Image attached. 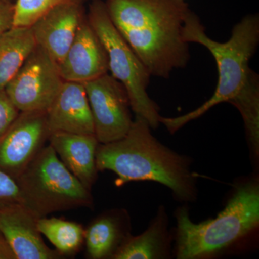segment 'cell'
Returning a JSON list of instances; mask_svg holds the SVG:
<instances>
[{
    "label": "cell",
    "instance_id": "6da1fadb",
    "mask_svg": "<svg viewBox=\"0 0 259 259\" xmlns=\"http://www.w3.org/2000/svg\"><path fill=\"white\" fill-rule=\"evenodd\" d=\"M185 41L206 48L217 63L218 82L212 96L193 111L176 117H161L160 122L175 134L191 121L199 118L213 107L228 102L238 109L243 117L250 153L259 154V77L250 69V59L259 42V18L248 15L233 27L226 42L209 38L204 27L193 12L186 20Z\"/></svg>",
    "mask_w": 259,
    "mask_h": 259
},
{
    "label": "cell",
    "instance_id": "7a4b0ae2",
    "mask_svg": "<svg viewBox=\"0 0 259 259\" xmlns=\"http://www.w3.org/2000/svg\"><path fill=\"white\" fill-rule=\"evenodd\" d=\"M107 13L151 76L167 79L190 59L184 26L192 10L185 0H107Z\"/></svg>",
    "mask_w": 259,
    "mask_h": 259
},
{
    "label": "cell",
    "instance_id": "3957f363",
    "mask_svg": "<svg viewBox=\"0 0 259 259\" xmlns=\"http://www.w3.org/2000/svg\"><path fill=\"white\" fill-rule=\"evenodd\" d=\"M98 171H113L116 185L149 181L166 186L180 202L197 198V177L191 169V159L172 151L151 134L147 121L136 116L123 137L100 144L96 153Z\"/></svg>",
    "mask_w": 259,
    "mask_h": 259
},
{
    "label": "cell",
    "instance_id": "277c9868",
    "mask_svg": "<svg viewBox=\"0 0 259 259\" xmlns=\"http://www.w3.org/2000/svg\"><path fill=\"white\" fill-rule=\"evenodd\" d=\"M175 255L178 259L205 258L248 236L259 224V182L238 184L226 207L215 218L192 222L185 206L175 211Z\"/></svg>",
    "mask_w": 259,
    "mask_h": 259
},
{
    "label": "cell",
    "instance_id": "5b68a950",
    "mask_svg": "<svg viewBox=\"0 0 259 259\" xmlns=\"http://www.w3.org/2000/svg\"><path fill=\"white\" fill-rule=\"evenodd\" d=\"M15 182L21 203L38 218L93 204L90 190L65 166L50 144L37 153Z\"/></svg>",
    "mask_w": 259,
    "mask_h": 259
},
{
    "label": "cell",
    "instance_id": "8992f818",
    "mask_svg": "<svg viewBox=\"0 0 259 259\" xmlns=\"http://www.w3.org/2000/svg\"><path fill=\"white\" fill-rule=\"evenodd\" d=\"M88 20L106 51L109 71L125 87L133 111L147 121L151 129L157 128L159 107L147 93L151 75L112 23L105 2L92 0Z\"/></svg>",
    "mask_w": 259,
    "mask_h": 259
},
{
    "label": "cell",
    "instance_id": "52a82bcc",
    "mask_svg": "<svg viewBox=\"0 0 259 259\" xmlns=\"http://www.w3.org/2000/svg\"><path fill=\"white\" fill-rule=\"evenodd\" d=\"M64 81L57 64L36 44L5 90L20 112H47Z\"/></svg>",
    "mask_w": 259,
    "mask_h": 259
},
{
    "label": "cell",
    "instance_id": "ba28073f",
    "mask_svg": "<svg viewBox=\"0 0 259 259\" xmlns=\"http://www.w3.org/2000/svg\"><path fill=\"white\" fill-rule=\"evenodd\" d=\"M83 84L99 143L107 144L125 136L134 122L125 87L108 73Z\"/></svg>",
    "mask_w": 259,
    "mask_h": 259
},
{
    "label": "cell",
    "instance_id": "9c48e42d",
    "mask_svg": "<svg viewBox=\"0 0 259 259\" xmlns=\"http://www.w3.org/2000/svg\"><path fill=\"white\" fill-rule=\"evenodd\" d=\"M50 135L46 112H21L0 139V171L16 180Z\"/></svg>",
    "mask_w": 259,
    "mask_h": 259
},
{
    "label": "cell",
    "instance_id": "30bf717a",
    "mask_svg": "<svg viewBox=\"0 0 259 259\" xmlns=\"http://www.w3.org/2000/svg\"><path fill=\"white\" fill-rule=\"evenodd\" d=\"M36 214L22 203L0 206V232L16 259H56L61 255L49 248L37 228Z\"/></svg>",
    "mask_w": 259,
    "mask_h": 259
},
{
    "label": "cell",
    "instance_id": "8fae6325",
    "mask_svg": "<svg viewBox=\"0 0 259 259\" xmlns=\"http://www.w3.org/2000/svg\"><path fill=\"white\" fill-rule=\"evenodd\" d=\"M58 68L64 81L82 83L108 73L106 51L88 19L80 25Z\"/></svg>",
    "mask_w": 259,
    "mask_h": 259
},
{
    "label": "cell",
    "instance_id": "7c38bea8",
    "mask_svg": "<svg viewBox=\"0 0 259 259\" xmlns=\"http://www.w3.org/2000/svg\"><path fill=\"white\" fill-rule=\"evenodd\" d=\"M84 19L83 3H66L51 10L30 28L37 45L58 66L66 56Z\"/></svg>",
    "mask_w": 259,
    "mask_h": 259
},
{
    "label": "cell",
    "instance_id": "4fadbf2b",
    "mask_svg": "<svg viewBox=\"0 0 259 259\" xmlns=\"http://www.w3.org/2000/svg\"><path fill=\"white\" fill-rule=\"evenodd\" d=\"M46 115L50 134H95L93 115L82 83L64 81Z\"/></svg>",
    "mask_w": 259,
    "mask_h": 259
},
{
    "label": "cell",
    "instance_id": "5bb4252c",
    "mask_svg": "<svg viewBox=\"0 0 259 259\" xmlns=\"http://www.w3.org/2000/svg\"><path fill=\"white\" fill-rule=\"evenodd\" d=\"M48 140L65 166L91 190L98 171L96 153L100 143L95 135L54 132Z\"/></svg>",
    "mask_w": 259,
    "mask_h": 259
},
{
    "label": "cell",
    "instance_id": "9a60e30c",
    "mask_svg": "<svg viewBox=\"0 0 259 259\" xmlns=\"http://www.w3.org/2000/svg\"><path fill=\"white\" fill-rule=\"evenodd\" d=\"M166 209L161 206L156 217L144 233L137 236L130 235L112 258H168L171 252V237L168 229Z\"/></svg>",
    "mask_w": 259,
    "mask_h": 259
},
{
    "label": "cell",
    "instance_id": "2e32d148",
    "mask_svg": "<svg viewBox=\"0 0 259 259\" xmlns=\"http://www.w3.org/2000/svg\"><path fill=\"white\" fill-rule=\"evenodd\" d=\"M130 233L124 213H106L96 218L84 231L87 253L90 258H112Z\"/></svg>",
    "mask_w": 259,
    "mask_h": 259
},
{
    "label": "cell",
    "instance_id": "e0dca14e",
    "mask_svg": "<svg viewBox=\"0 0 259 259\" xmlns=\"http://www.w3.org/2000/svg\"><path fill=\"white\" fill-rule=\"evenodd\" d=\"M35 46L31 28L13 27L0 36V90H5Z\"/></svg>",
    "mask_w": 259,
    "mask_h": 259
},
{
    "label": "cell",
    "instance_id": "ac0fdd59",
    "mask_svg": "<svg viewBox=\"0 0 259 259\" xmlns=\"http://www.w3.org/2000/svg\"><path fill=\"white\" fill-rule=\"evenodd\" d=\"M37 228L61 255L71 254L79 249L84 241V231L79 223L57 218L42 217Z\"/></svg>",
    "mask_w": 259,
    "mask_h": 259
},
{
    "label": "cell",
    "instance_id": "d6986e66",
    "mask_svg": "<svg viewBox=\"0 0 259 259\" xmlns=\"http://www.w3.org/2000/svg\"><path fill=\"white\" fill-rule=\"evenodd\" d=\"M84 0H14V25L30 28L37 20L59 5L83 3Z\"/></svg>",
    "mask_w": 259,
    "mask_h": 259
},
{
    "label": "cell",
    "instance_id": "ffe728a7",
    "mask_svg": "<svg viewBox=\"0 0 259 259\" xmlns=\"http://www.w3.org/2000/svg\"><path fill=\"white\" fill-rule=\"evenodd\" d=\"M20 113L5 90H0V139L8 132Z\"/></svg>",
    "mask_w": 259,
    "mask_h": 259
},
{
    "label": "cell",
    "instance_id": "44dd1931",
    "mask_svg": "<svg viewBox=\"0 0 259 259\" xmlns=\"http://www.w3.org/2000/svg\"><path fill=\"white\" fill-rule=\"evenodd\" d=\"M21 203L20 191L15 180L0 171V206Z\"/></svg>",
    "mask_w": 259,
    "mask_h": 259
},
{
    "label": "cell",
    "instance_id": "7402d4cb",
    "mask_svg": "<svg viewBox=\"0 0 259 259\" xmlns=\"http://www.w3.org/2000/svg\"><path fill=\"white\" fill-rule=\"evenodd\" d=\"M14 25V1L0 0V36Z\"/></svg>",
    "mask_w": 259,
    "mask_h": 259
},
{
    "label": "cell",
    "instance_id": "603a6c76",
    "mask_svg": "<svg viewBox=\"0 0 259 259\" xmlns=\"http://www.w3.org/2000/svg\"><path fill=\"white\" fill-rule=\"evenodd\" d=\"M0 259H16L8 242L0 232Z\"/></svg>",
    "mask_w": 259,
    "mask_h": 259
},
{
    "label": "cell",
    "instance_id": "cb8c5ba5",
    "mask_svg": "<svg viewBox=\"0 0 259 259\" xmlns=\"http://www.w3.org/2000/svg\"><path fill=\"white\" fill-rule=\"evenodd\" d=\"M12 1H14V0H12Z\"/></svg>",
    "mask_w": 259,
    "mask_h": 259
}]
</instances>
